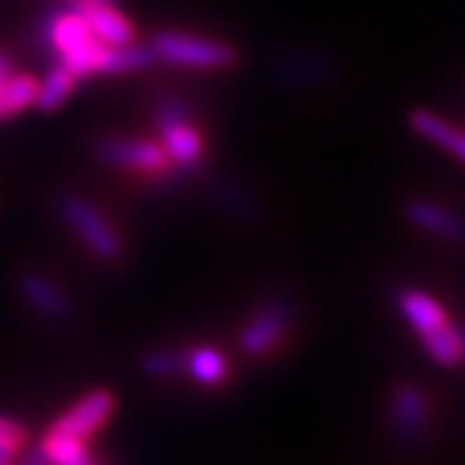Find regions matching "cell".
<instances>
[{
	"label": "cell",
	"mask_w": 465,
	"mask_h": 465,
	"mask_svg": "<svg viewBox=\"0 0 465 465\" xmlns=\"http://www.w3.org/2000/svg\"><path fill=\"white\" fill-rule=\"evenodd\" d=\"M36 45L50 52L54 63L67 67L78 81L106 75L112 47L96 39L88 21L75 8H50L36 24Z\"/></svg>",
	"instance_id": "1"
},
{
	"label": "cell",
	"mask_w": 465,
	"mask_h": 465,
	"mask_svg": "<svg viewBox=\"0 0 465 465\" xmlns=\"http://www.w3.org/2000/svg\"><path fill=\"white\" fill-rule=\"evenodd\" d=\"M153 124L173 168L183 179L200 176L207 163V137L197 122L194 104L179 94H163L153 104Z\"/></svg>",
	"instance_id": "2"
},
{
	"label": "cell",
	"mask_w": 465,
	"mask_h": 465,
	"mask_svg": "<svg viewBox=\"0 0 465 465\" xmlns=\"http://www.w3.org/2000/svg\"><path fill=\"white\" fill-rule=\"evenodd\" d=\"M94 158L101 166L130 173L155 189H168L183 182V176L168 161L166 150L158 140L133 137V134H101L91 145Z\"/></svg>",
	"instance_id": "3"
},
{
	"label": "cell",
	"mask_w": 465,
	"mask_h": 465,
	"mask_svg": "<svg viewBox=\"0 0 465 465\" xmlns=\"http://www.w3.org/2000/svg\"><path fill=\"white\" fill-rule=\"evenodd\" d=\"M52 210L96 262L119 264L124 259V238L96 202H91L81 192L63 189L52 197Z\"/></svg>",
	"instance_id": "4"
},
{
	"label": "cell",
	"mask_w": 465,
	"mask_h": 465,
	"mask_svg": "<svg viewBox=\"0 0 465 465\" xmlns=\"http://www.w3.org/2000/svg\"><path fill=\"white\" fill-rule=\"evenodd\" d=\"M150 50L158 65L176 67V70H200V73H223L238 65V50L231 42L215 36L163 29L150 36Z\"/></svg>",
	"instance_id": "5"
},
{
	"label": "cell",
	"mask_w": 465,
	"mask_h": 465,
	"mask_svg": "<svg viewBox=\"0 0 465 465\" xmlns=\"http://www.w3.org/2000/svg\"><path fill=\"white\" fill-rule=\"evenodd\" d=\"M298 321V305L287 292H269L238 331V347L253 360L274 354L290 339Z\"/></svg>",
	"instance_id": "6"
},
{
	"label": "cell",
	"mask_w": 465,
	"mask_h": 465,
	"mask_svg": "<svg viewBox=\"0 0 465 465\" xmlns=\"http://www.w3.org/2000/svg\"><path fill=\"white\" fill-rule=\"evenodd\" d=\"M18 295L36 316L50 323L67 326L75 321V302L65 292V287L42 272H24L18 277Z\"/></svg>",
	"instance_id": "7"
},
{
	"label": "cell",
	"mask_w": 465,
	"mask_h": 465,
	"mask_svg": "<svg viewBox=\"0 0 465 465\" xmlns=\"http://www.w3.org/2000/svg\"><path fill=\"white\" fill-rule=\"evenodd\" d=\"M269 73L282 88L292 91H313L331 81V60L321 52L287 50L277 54L269 65Z\"/></svg>",
	"instance_id": "8"
},
{
	"label": "cell",
	"mask_w": 465,
	"mask_h": 465,
	"mask_svg": "<svg viewBox=\"0 0 465 465\" xmlns=\"http://www.w3.org/2000/svg\"><path fill=\"white\" fill-rule=\"evenodd\" d=\"M116 409V399L112 391L106 388H94L88 391L84 399H78L65 414L60 416L50 430L54 432L70 434V437H78V440H91L94 434L104 430V424L112 419Z\"/></svg>",
	"instance_id": "9"
},
{
	"label": "cell",
	"mask_w": 465,
	"mask_h": 465,
	"mask_svg": "<svg viewBox=\"0 0 465 465\" xmlns=\"http://www.w3.org/2000/svg\"><path fill=\"white\" fill-rule=\"evenodd\" d=\"M200 176L207 197L225 215L235 217V220H243V223H251V220L259 217V204H256V200L251 197L241 183L232 182L228 176H220V173H207V168L202 171Z\"/></svg>",
	"instance_id": "10"
},
{
	"label": "cell",
	"mask_w": 465,
	"mask_h": 465,
	"mask_svg": "<svg viewBox=\"0 0 465 465\" xmlns=\"http://www.w3.org/2000/svg\"><path fill=\"white\" fill-rule=\"evenodd\" d=\"M403 215L409 223H414L419 231L440 235L445 241H463L465 223L455 213H450L448 207L437 204L430 200H409L403 204Z\"/></svg>",
	"instance_id": "11"
},
{
	"label": "cell",
	"mask_w": 465,
	"mask_h": 465,
	"mask_svg": "<svg viewBox=\"0 0 465 465\" xmlns=\"http://www.w3.org/2000/svg\"><path fill=\"white\" fill-rule=\"evenodd\" d=\"M396 305H399L403 321L416 331V336H427L437 329H445L450 323L448 311L421 290H411V287L399 290Z\"/></svg>",
	"instance_id": "12"
},
{
	"label": "cell",
	"mask_w": 465,
	"mask_h": 465,
	"mask_svg": "<svg viewBox=\"0 0 465 465\" xmlns=\"http://www.w3.org/2000/svg\"><path fill=\"white\" fill-rule=\"evenodd\" d=\"M432 406L430 399L416 388V385H399L393 391V427L401 437L416 440L421 430L430 427Z\"/></svg>",
	"instance_id": "13"
},
{
	"label": "cell",
	"mask_w": 465,
	"mask_h": 465,
	"mask_svg": "<svg viewBox=\"0 0 465 465\" xmlns=\"http://www.w3.org/2000/svg\"><path fill=\"white\" fill-rule=\"evenodd\" d=\"M183 375L194 385L215 391L231 381V362L217 347L202 344V347L186 349V362H183Z\"/></svg>",
	"instance_id": "14"
},
{
	"label": "cell",
	"mask_w": 465,
	"mask_h": 465,
	"mask_svg": "<svg viewBox=\"0 0 465 465\" xmlns=\"http://www.w3.org/2000/svg\"><path fill=\"white\" fill-rule=\"evenodd\" d=\"M78 11V8H75ZM81 14L88 21L91 32L96 34V39H101L109 47H122L134 42V24L124 16L114 3L106 5H88L81 8Z\"/></svg>",
	"instance_id": "15"
},
{
	"label": "cell",
	"mask_w": 465,
	"mask_h": 465,
	"mask_svg": "<svg viewBox=\"0 0 465 465\" xmlns=\"http://www.w3.org/2000/svg\"><path fill=\"white\" fill-rule=\"evenodd\" d=\"M36 88L39 78L32 73H21V70H8L0 81V122L14 119L34 109L36 101Z\"/></svg>",
	"instance_id": "16"
},
{
	"label": "cell",
	"mask_w": 465,
	"mask_h": 465,
	"mask_svg": "<svg viewBox=\"0 0 465 465\" xmlns=\"http://www.w3.org/2000/svg\"><path fill=\"white\" fill-rule=\"evenodd\" d=\"M409 124H411V130L419 137H424V140L440 145L442 150H448V153H452L455 158H460L465 163V130L452 127L442 116L432 114V112H424V109L411 112L409 114Z\"/></svg>",
	"instance_id": "17"
},
{
	"label": "cell",
	"mask_w": 465,
	"mask_h": 465,
	"mask_svg": "<svg viewBox=\"0 0 465 465\" xmlns=\"http://www.w3.org/2000/svg\"><path fill=\"white\" fill-rule=\"evenodd\" d=\"M75 85H78V78L67 67H63L60 63H52L50 70L39 78L34 109L42 114H54L75 94Z\"/></svg>",
	"instance_id": "18"
},
{
	"label": "cell",
	"mask_w": 465,
	"mask_h": 465,
	"mask_svg": "<svg viewBox=\"0 0 465 465\" xmlns=\"http://www.w3.org/2000/svg\"><path fill=\"white\" fill-rule=\"evenodd\" d=\"M39 452L47 460V465H84L88 460V448L85 440L70 437L63 432H50L42 437Z\"/></svg>",
	"instance_id": "19"
},
{
	"label": "cell",
	"mask_w": 465,
	"mask_h": 465,
	"mask_svg": "<svg viewBox=\"0 0 465 465\" xmlns=\"http://www.w3.org/2000/svg\"><path fill=\"white\" fill-rule=\"evenodd\" d=\"M419 341L437 365L455 367L465 360V339L452 329V323H448L445 329L427 333V336H419Z\"/></svg>",
	"instance_id": "20"
},
{
	"label": "cell",
	"mask_w": 465,
	"mask_h": 465,
	"mask_svg": "<svg viewBox=\"0 0 465 465\" xmlns=\"http://www.w3.org/2000/svg\"><path fill=\"white\" fill-rule=\"evenodd\" d=\"M186 349L182 347H153L140 357L143 372L153 381H176L183 378Z\"/></svg>",
	"instance_id": "21"
},
{
	"label": "cell",
	"mask_w": 465,
	"mask_h": 465,
	"mask_svg": "<svg viewBox=\"0 0 465 465\" xmlns=\"http://www.w3.org/2000/svg\"><path fill=\"white\" fill-rule=\"evenodd\" d=\"M155 65H158V60L150 50V45L130 42V45H122V47H112L106 75H133V73H145V70Z\"/></svg>",
	"instance_id": "22"
},
{
	"label": "cell",
	"mask_w": 465,
	"mask_h": 465,
	"mask_svg": "<svg viewBox=\"0 0 465 465\" xmlns=\"http://www.w3.org/2000/svg\"><path fill=\"white\" fill-rule=\"evenodd\" d=\"M24 448H26V430L14 419L0 416V455L16 460Z\"/></svg>",
	"instance_id": "23"
},
{
	"label": "cell",
	"mask_w": 465,
	"mask_h": 465,
	"mask_svg": "<svg viewBox=\"0 0 465 465\" xmlns=\"http://www.w3.org/2000/svg\"><path fill=\"white\" fill-rule=\"evenodd\" d=\"M70 8H88V5H106V3H116V0H67Z\"/></svg>",
	"instance_id": "24"
},
{
	"label": "cell",
	"mask_w": 465,
	"mask_h": 465,
	"mask_svg": "<svg viewBox=\"0 0 465 465\" xmlns=\"http://www.w3.org/2000/svg\"><path fill=\"white\" fill-rule=\"evenodd\" d=\"M11 67H14V60H11V54L0 50V81H3V75H5V73H8Z\"/></svg>",
	"instance_id": "25"
},
{
	"label": "cell",
	"mask_w": 465,
	"mask_h": 465,
	"mask_svg": "<svg viewBox=\"0 0 465 465\" xmlns=\"http://www.w3.org/2000/svg\"><path fill=\"white\" fill-rule=\"evenodd\" d=\"M84 465H91V463H88V460H85V463Z\"/></svg>",
	"instance_id": "26"
}]
</instances>
